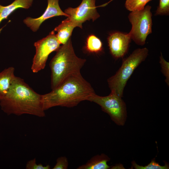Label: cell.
Listing matches in <instances>:
<instances>
[{"label": "cell", "mask_w": 169, "mask_h": 169, "mask_svg": "<svg viewBox=\"0 0 169 169\" xmlns=\"http://www.w3.org/2000/svg\"><path fill=\"white\" fill-rule=\"evenodd\" d=\"M69 166L68 161L65 156L58 157L56 160L55 165L53 169H67Z\"/></svg>", "instance_id": "obj_21"}, {"label": "cell", "mask_w": 169, "mask_h": 169, "mask_svg": "<svg viewBox=\"0 0 169 169\" xmlns=\"http://www.w3.org/2000/svg\"><path fill=\"white\" fill-rule=\"evenodd\" d=\"M15 69L10 67L0 72V100L7 94L15 76Z\"/></svg>", "instance_id": "obj_13"}, {"label": "cell", "mask_w": 169, "mask_h": 169, "mask_svg": "<svg viewBox=\"0 0 169 169\" xmlns=\"http://www.w3.org/2000/svg\"><path fill=\"white\" fill-rule=\"evenodd\" d=\"M99 105L102 110L107 113L117 125L124 126L127 118L126 105L122 97L111 91L107 96H102L95 93L88 100Z\"/></svg>", "instance_id": "obj_5"}, {"label": "cell", "mask_w": 169, "mask_h": 169, "mask_svg": "<svg viewBox=\"0 0 169 169\" xmlns=\"http://www.w3.org/2000/svg\"><path fill=\"white\" fill-rule=\"evenodd\" d=\"M110 158L106 155L101 153L95 155L85 164L79 166L77 169H109L110 166L107 164Z\"/></svg>", "instance_id": "obj_12"}, {"label": "cell", "mask_w": 169, "mask_h": 169, "mask_svg": "<svg viewBox=\"0 0 169 169\" xmlns=\"http://www.w3.org/2000/svg\"><path fill=\"white\" fill-rule=\"evenodd\" d=\"M131 40L129 33L116 32L110 34L108 42L111 55L116 59L123 57L127 51Z\"/></svg>", "instance_id": "obj_10"}, {"label": "cell", "mask_w": 169, "mask_h": 169, "mask_svg": "<svg viewBox=\"0 0 169 169\" xmlns=\"http://www.w3.org/2000/svg\"><path fill=\"white\" fill-rule=\"evenodd\" d=\"M96 0H82L80 4L75 8L69 7L64 12L68 15L67 18L75 27L82 28V23L87 20L94 21L100 17L95 6Z\"/></svg>", "instance_id": "obj_8"}, {"label": "cell", "mask_w": 169, "mask_h": 169, "mask_svg": "<svg viewBox=\"0 0 169 169\" xmlns=\"http://www.w3.org/2000/svg\"><path fill=\"white\" fill-rule=\"evenodd\" d=\"M148 53V50L146 48L137 49L124 60L121 67L115 74L107 80L111 91L115 92L118 95L122 97L127 81L136 68L146 59Z\"/></svg>", "instance_id": "obj_4"}, {"label": "cell", "mask_w": 169, "mask_h": 169, "mask_svg": "<svg viewBox=\"0 0 169 169\" xmlns=\"http://www.w3.org/2000/svg\"><path fill=\"white\" fill-rule=\"evenodd\" d=\"M160 63L161 67V71L166 78L165 82L169 85V63L163 58L161 53L160 57Z\"/></svg>", "instance_id": "obj_19"}, {"label": "cell", "mask_w": 169, "mask_h": 169, "mask_svg": "<svg viewBox=\"0 0 169 169\" xmlns=\"http://www.w3.org/2000/svg\"><path fill=\"white\" fill-rule=\"evenodd\" d=\"M110 169H125L123 166V165L120 164H117L114 166H110Z\"/></svg>", "instance_id": "obj_22"}, {"label": "cell", "mask_w": 169, "mask_h": 169, "mask_svg": "<svg viewBox=\"0 0 169 169\" xmlns=\"http://www.w3.org/2000/svg\"><path fill=\"white\" fill-rule=\"evenodd\" d=\"M151 9V6L147 5L141 10L131 12L128 16L132 25L131 29L129 33L131 39L138 45H144L147 37L152 33Z\"/></svg>", "instance_id": "obj_6"}, {"label": "cell", "mask_w": 169, "mask_h": 169, "mask_svg": "<svg viewBox=\"0 0 169 169\" xmlns=\"http://www.w3.org/2000/svg\"><path fill=\"white\" fill-rule=\"evenodd\" d=\"M151 0H126L125 7L131 12L141 10L144 9L146 4Z\"/></svg>", "instance_id": "obj_16"}, {"label": "cell", "mask_w": 169, "mask_h": 169, "mask_svg": "<svg viewBox=\"0 0 169 169\" xmlns=\"http://www.w3.org/2000/svg\"><path fill=\"white\" fill-rule=\"evenodd\" d=\"M131 163L132 167L135 169H169V166L167 162L165 163L164 166L160 165L156 161L155 159L151 160V162L145 166L139 165L134 161H132Z\"/></svg>", "instance_id": "obj_17"}, {"label": "cell", "mask_w": 169, "mask_h": 169, "mask_svg": "<svg viewBox=\"0 0 169 169\" xmlns=\"http://www.w3.org/2000/svg\"><path fill=\"white\" fill-rule=\"evenodd\" d=\"M169 0H160L159 3L155 13V15H168Z\"/></svg>", "instance_id": "obj_18"}, {"label": "cell", "mask_w": 169, "mask_h": 169, "mask_svg": "<svg viewBox=\"0 0 169 169\" xmlns=\"http://www.w3.org/2000/svg\"><path fill=\"white\" fill-rule=\"evenodd\" d=\"M59 0H47L48 5L43 14L37 18L28 17L23 20L24 23L33 32L37 31L41 24L45 20L53 17L68 15L63 12L59 5Z\"/></svg>", "instance_id": "obj_9"}, {"label": "cell", "mask_w": 169, "mask_h": 169, "mask_svg": "<svg viewBox=\"0 0 169 169\" xmlns=\"http://www.w3.org/2000/svg\"><path fill=\"white\" fill-rule=\"evenodd\" d=\"M95 93L80 73L71 75L50 92L42 95L44 110L55 106L73 107Z\"/></svg>", "instance_id": "obj_2"}, {"label": "cell", "mask_w": 169, "mask_h": 169, "mask_svg": "<svg viewBox=\"0 0 169 169\" xmlns=\"http://www.w3.org/2000/svg\"><path fill=\"white\" fill-rule=\"evenodd\" d=\"M85 48L91 53H98L103 49V44L100 40L94 34L89 35L87 38Z\"/></svg>", "instance_id": "obj_15"}, {"label": "cell", "mask_w": 169, "mask_h": 169, "mask_svg": "<svg viewBox=\"0 0 169 169\" xmlns=\"http://www.w3.org/2000/svg\"><path fill=\"white\" fill-rule=\"evenodd\" d=\"M60 44L54 30L46 37L34 43L36 53L31 67L33 72L37 73L44 68L49 55L56 51Z\"/></svg>", "instance_id": "obj_7"}, {"label": "cell", "mask_w": 169, "mask_h": 169, "mask_svg": "<svg viewBox=\"0 0 169 169\" xmlns=\"http://www.w3.org/2000/svg\"><path fill=\"white\" fill-rule=\"evenodd\" d=\"M26 169H50L49 165L44 166L42 164H37L36 158H34L28 161L26 165Z\"/></svg>", "instance_id": "obj_20"}, {"label": "cell", "mask_w": 169, "mask_h": 169, "mask_svg": "<svg viewBox=\"0 0 169 169\" xmlns=\"http://www.w3.org/2000/svg\"><path fill=\"white\" fill-rule=\"evenodd\" d=\"M51 60V85L52 90L57 87L69 76L80 73L86 60L78 57L72 46L71 37L60 46Z\"/></svg>", "instance_id": "obj_3"}, {"label": "cell", "mask_w": 169, "mask_h": 169, "mask_svg": "<svg viewBox=\"0 0 169 169\" xmlns=\"http://www.w3.org/2000/svg\"><path fill=\"white\" fill-rule=\"evenodd\" d=\"M1 110L8 115L28 114L45 116L42 95L34 91L24 79L15 76L7 94L0 100Z\"/></svg>", "instance_id": "obj_1"}, {"label": "cell", "mask_w": 169, "mask_h": 169, "mask_svg": "<svg viewBox=\"0 0 169 169\" xmlns=\"http://www.w3.org/2000/svg\"><path fill=\"white\" fill-rule=\"evenodd\" d=\"M74 28L73 24L66 18L54 28V31L57 32L56 36L60 44H64L69 40Z\"/></svg>", "instance_id": "obj_14"}, {"label": "cell", "mask_w": 169, "mask_h": 169, "mask_svg": "<svg viewBox=\"0 0 169 169\" xmlns=\"http://www.w3.org/2000/svg\"><path fill=\"white\" fill-rule=\"evenodd\" d=\"M33 0H15L8 5L3 6L0 4V23L7 19L13 12L19 8L28 9L33 3Z\"/></svg>", "instance_id": "obj_11"}]
</instances>
